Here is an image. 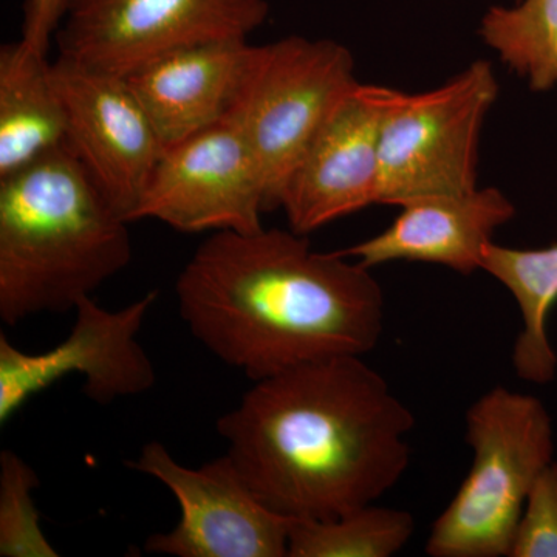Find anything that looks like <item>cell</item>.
<instances>
[{
  "mask_svg": "<svg viewBox=\"0 0 557 557\" xmlns=\"http://www.w3.org/2000/svg\"><path fill=\"white\" fill-rule=\"evenodd\" d=\"M413 424L362 357H336L255 381L218 432L263 504L295 520H325L397 485Z\"/></svg>",
  "mask_w": 557,
  "mask_h": 557,
  "instance_id": "1",
  "label": "cell"
},
{
  "mask_svg": "<svg viewBox=\"0 0 557 557\" xmlns=\"http://www.w3.org/2000/svg\"><path fill=\"white\" fill-rule=\"evenodd\" d=\"M482 271L500 282L518 302L523 327L512 348L519 379L534 384L555 380L557 357L547 321L557 302V244L537 249L504 247L491 242Z\"/></svg>",
  "mask_w": 557,
  "mask_h": 557,
  "instance_id": "16",
  "label": "cell"
},
{
  "mask_svg": "<svg viewBox=\"0 0 557 557\" xmlns=\"http://www.w3.org/2000/svg\"><path fill=\"white\" fill-rule=\"evenodd\" d=\"M255 46L220 39L172 50L126 75L163 148L228 119Z\"/></svg>",
  "mask_w": 557,
  "mask_h": 557,
  "instance_id": "13",
  "label": "cell"
},
{
  "mask_svg": "<svg viewBox=\"0 0 557 557\" xmlns=\"http://www.w3.org/2000/svg\"><path fill=\"white\" fill-rule=\"evenodd\" d=\"M67 113V148L102 196L129 222L159 163L163 145L126 76L60 57L51 64Z\"/></svg>",
  "mask_w": 557,
  "mask_h": 557,
  "instance_id": "11",
  "label": "cell"
},
{
  "mask_svg": "<svg viewBox=\"0 0 557 557\" xmlns=\"http://www.w3.org/2000/svg\"><path fill=\"white\" fill-rule=\"evenodd\" d=\"M412 515L370 504L338 518L295 520L288 557H391L408 545Z\"/></svg>",
  "mask_w": 557,
  "mask_h": 557,
  "instance_id": "18",
  "label": "cell"
},
{
  "mask_svg": "<svg viewBox=\"0 0 557 557\" xmlns=\"http://www.w3.org/2000/svg\"><path fill=\"white\" fill-rule=\"evenodd\" d=\"M479 35L530 90H557V0H519L493 5L480 21Z\"/></svg>",
  "mask_w": 557,
  "mask_h": 557,
  "instance_id": "17",
  "label": "cell"
},
{
  "mask_svg": "<svg viewBox=\"0 0 557 557\" xmlns=\"http://www.w3.org/2000/svg\"><path fill=\"white\" fill-rule=\"evenodd\" d=\"M270 16L269 0H67L60 57L126 76L172 50L248 39Z\"/></svg>",
  "mask_w": 557,
  "mask_h": 557,
  "instance_id": "7",
  "label": "cell"
},
{
  "mask_svg": "<svg viewBox=\"0 0 557 557\" xmlns=\"http://www.w3.org/2000/svg\"><path fill=\"white\" fill-rule=\"evenodd\" d=\"M265 211L258 161L225 120L163 150L135 220H159L188 234L256 233Z\"/></svg>",
  "mask_w": 557,
  "mask_h": 557,
  "instance_id": "10",
  "label": "cell"
},
{
  "mask_svg": "<svg viewBox=\"0 0 557 557\" xmlns=\"http://www.w3.org/2000/svg\"><path fill=\"white\" fill-rule=\"evenodd\" d=\"M129 468L174 494L177 525L148 537L145 552L175 557H285L295 519L263 504L228 456L199 468L178 463L163 443L143 446Z\"/></svg>",
  "mask_w": 557,
  "mask_h": 557,
  "instance_id": "8",
  "label": "cell"
},
{
  "mask_svg": "<svg viewBox=\"0 0 557 557\" xmlns=\"http://www.w3.org/2000/svg\"><path fill=\"white\" fill-rule=\"evenodd\" d=\"M386 94L387 87L359 83L311 139L278 201L289 230L307 236L380 205V127Z\"/></svg>",
  "mask_w": 557,
  "mask_h": 557,
  "instance_id": "12",
  "label": "cell"
},
{
  "mask_svg": "<svg viewBox=\"0 0 557 557\" xmlns=\"http://www.w3.org/2000/svg\"><path fill=\"white\" fill-rule=\"evenodd\" d=\"M383 233L341 249L361 265L388 262L435 263L460 274L482 270L485 248L500 226L516 218V207L500 189L431 196L401 205Z\"/></svg>",
  "mask_w": 557,
  "mask_h": 557,
  "instance_id": "14",
  "label": "cell"
},
{
  "mask_svg": "<svg viewBox=\"0 0 557 557\" xmlns=\"http://www.w3.org/2000/svg\"><path fill=\"white\" fill-rule=\"evenodd\" d=\"M472 465L426 541L432 557L508 556L531 487L553 461L552 417L541 399L497 386L469 408Z\"/></svg>",
  "mask_w": 557,
  "mask_h": 557,
  "instance_id": "4",
  "label": "cell"
},
{
  "mask_svg": "<svg viewBox=\"0 0 557 557\" xmlns=\"http://www.w3.org/2000/svg\"><path fill=\"white\" fill-rule=\"evenodd\" d=\"M129 223L67 146L0 178L3 324L75 311L94 298L131 263Z\"/></svg>",
  "mask_w": 557,
  "mask_h": 557,
  "instance_id": "3",
  "label": "cell"
},
{
  "mask_svg": "<svg viewBox=\"0 0 557 557\" xmlns=\"http://www.w3.org/2000/svg\"><path fill=\"white\" fill-rule=\"evenodd\" d=\"M159 292L120 310H106L94 298L81 300L67 338L46 351L21 350L0 335V424L28 399L70 375L84 379V394L97 405L145 394L157 383L156 366L138 343V333Z\"/></svg>",
  "mask_w": 557,
  "mask_h": 557,
  "instance_id": "9",
  "label": "cell"
},
{
  "mask_svg": "<svg viewBox=\"0 0 557 557\" xmlns=\"http://www.w3.org/2000/svg\"><path fill=\"white\" fill-rule=\"evenodd\" d=\"M358 84L354 54L336 40L288 36L255 46L226 120L258 161L267 211L278 208L285 183L311 139Z\"/></svg>",
  "mask_w": 557,
  "mask_h": 557,
  "instance_id": "5",
  "label": "cell"
},
{
  "mask_svg": "<svg viewBox=\"0 0 557 557\" xmlns=\"http://www.w3.org/2000/svg\"><path fill=\"white\" fill-rule=\"evenodd\" d=\"M498 97L493 65L475 61L437 89H388L380 127V205L401 207L479 188L480 138Z\"/></svg>",
  "mask_w": 557,
  "mask_h": 557,
  "instance_id": "6",
  "label": "cell"
},
{
  "mask_svg": "<svg viewBox=\"0 0 557 557\" xmlns=\"http://www.w3.org/2000/svg\"><path fill=\"white\" fill-rule=\"evenodd\" d=\"M40 483L35 469L11 449L0 453V556L58 557L35 505Z\"/></svg>",
  "mask_w": 557,
  "mask_h": 557,
  "instance_id": "19",
  "label": "cell"
},
{
  "mask_svg": "<svg viewBox=\"0 0 557 557\" xmlns=\"http://www.w3.org/2000/svg\"><path fill=\"white\" fill-rule=\"evenodd\" d=\"M201 346L252 381L380 343L384 295L368 267L293 230L212 233L175 284Z\"/></svg>",
  "mask_w": 557,
  "mask_h": 557,
  "instance_id": "2",
  "label": "cell"
},
{
  "mask_svg": "<svg viewBox=\"0 0 557 557\" xmlns=\"http://www.w3.org/2000/svg\"><path fill=\"white\" fill-rule=\"evenodd\" d=\"M67 146V113L47 53L24 40L0 49V178Z\"/></svg>",
  "mask_w": 557,
  "mask_h": 557,
  "instance_id": "15",
  "label": "cell"
},
{
  "mask_svg": "<svg viewBox=\"0 0 557 557\" xmlns=\"http://www.w3.org/2000/svg\"><path fill=\"white\" fill-rule=\"evenodd\" d=\"M65 5L67 0H24L21 40L33 50L47 53L51 38L60 28Z\"/></svg>",
  "mask_w": 557,
  "mask_h": 557,
  "instance_id": "21",
  "label": "cell"
},
{
  "mask_svg": "<svg viewBox=\"0 0 557 557\" xmlns=\"http://www.w3.org/2000/svg\"><path fill=\"white\" fill-rule=\"evenodd\" d=\"M508 557H557V463L539 474L528 494Z\"/></svg>",
  "mask_w": 557,
  "mask_h": 557,
  "instance_id": "20",
  "label": "cell"
}]
</instances>
